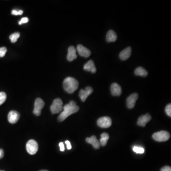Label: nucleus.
I'll return each instance as SVG.
<instances>
[{"label": "nucleus", "mask_w": 171, "mask_h": 171, "mask_svg": "<svg viewBox=\"0 0 171 171\" xmlns=\"http://www.w3.org/2000/svg\"><path fill=\"white\" fill-rule=\"evenodd\" d=\"M79 108L77 106L74 101L71 100L69 103L63 107V111L61 113L58 117V121L62 122L72 114L76 113L79 110Z\"/></svg>", "instance_id": "1"}, {"label": "nucleus", "mask_w": 171, "mask_h": 171, "mask_svg": "<svg viewBox=\"0 0 171 171\" xmlns=\"http://www.w3.org/2000/svg\"><path fill=\"white\" fill-rule=\"evenodd\" d=\"M79 82L75 78L67 77L63 81V88L69 94L74 93L79 87Z\"/></svg>", "instance_id": "2"}, {"label": "nucleus", "mask_w": 171, "mask_h": 171, "mask_svg": "<svg viewBox=\"0 0 171 171\" xmlns=\"http://www.w3.org/2000/svg\"><path fill=\"white\" fill-rule=\"evenodd\" d=\"M63 102L61 98H57L54 100L50 109L52 114H58L63 110Z\"/></svg>", "instance_id": "3"}, {"label": "nucleus", "mask_w": 171, "mask_h": 171, "mask_svg": "<svg viewBox=\"0 0 171 171\" xmlns=\"http://www.w3.org/2000/svg\"><path fill=\"white\" fill-rule=\"evenodd\" d=\"M152 137L154 140L158 142H165L170 139V134L167 131H161L154 133Z\"/></svg>", "instance_id": "4"}, {"label": "nucleus", "mask_w": 171, "mask_h": 171, "mask_svg": "<svg viewBox=\"0 0 171 171\" xmlns=\"http://www.w3.org/2000/svg\"><path fill=\"white\" fill-rule=\"evenodd\" d=\"M39 148L37 142L34 140L31 139L27 142L26 144V150L27 152L31 155L35 154Z\"/></svg>", "instance_id": "5"}, {"label": "nucleus", "mask_w": 171, "mask_h": 171, "mask_svg": "<svg viewBox=\"0 0 171 171\" xmlns=\"http://www.w3.org/2000/svg\"><path fill=\"white\" fill-rule=\"evenodd\" d=\"M45 106V103L42 99L40 98H37L35 101L34 103V110L33 113L37 116L40 115L41 110Z\"/></svg>", "instance_id": "6"}, {"label": "nucleus", "mask_w": 171, "mask_h": 171, "mask_svg": "<svg viewBox=\"0 0 171 171\" xmlns=\"http://www.w3.org/2000/svg\"><path fill=\"white\" fill-rule=\"evenodd\" d=\"M97 124L100 128H107L111 126V119L108 117H101L97 120Z\"/></svg>", "instance_id": "7"}, {"label": "nucleus", "mask_w": 171, "mask_h": 171, "mask_svg": "<svg viewBox=\"0 0 171 171\" xmlns=\"http://www.w3.org/2000/svg\"><path fill=\"white\" fill-rule=\"evenodd\" d=\"M139 98V95L137 93H133L131 94L126 100V105L128 108L132 109L135 107L136 102Z\"/></svg>", "instance_id": "8"}, {"label": "nucleus", "mask_w": 171, "mask_h": 171, "mask_svg": "<svg viewBox=\"0 0 171 171\" xmlns=\"http://www.w3.org/2000/svg\"><path fill=\"white\" fill-rule=\"evenodd\" d=\"M93 89L90 87H87L85 89H81L79 93V96L80 99L84 102L87 100V97L92 93Z\"/></svg>", "instance_id": "9"}, {"label": "nucleus", "mask_w": 171, "mask_h": 171, "mask_svg": "<svg viewBox=\"0 0 171 171\" xmlns=\"http://www.w3.org/2000/svg\"><path fill=\"white\" fill-rule=\"evenodd\" d=\"M19 118L20 114L16 111H11L8 115V120L11 124L16 123L18 121Z\"/></svg>", "instance_id": "10"}, {"label": "nucleus", "mask_w": 171, "mask_h": 171, "mask_svg": "<svg viewBox=\"0 0 171 171\" xmlns=\"http://www.w3.org/2000/svg\"><path fill=\"white\" fill-rule=\"evenodd\" d=\"M76 50L79 55L82 57L88 58L91 55L90 51L81 44H79L77 46Z\"/></svg>", "instance_id": "11"}, {"label": "nucleus", "mask_w": 171, "mask_h": 171, "mask_svg": "<svg viewBox=\"0 0 171 171\" xmlns=\"http://www.w3.org/2000/svg\"><path fill=\"white\" fill-rule=\"evenodd\" d=\"M151 119V116L149 114H146L144 115H142L139 118L137 121V125L139 126L144 127L147 123L149 122Z\"/></svg>", "instance_id": "12"}, {"label": "nucleus", "mask_w": 171, "mask_h": 171, "mask_svg": "<svg viewBox=\"0 0 171 171\" xmlns=\"http://www.w3.org/2000/svg\"><path fill=\"white\" fill-rule=\"evenodd\" d=\"M111 92L113 96H120L122 94L121 87L117 83H113L111 86Z\"/></svg>", "instance_id": "13"}, {"label": "nucleus", "mask_w": 171, "mask_h": 171, "mask_svg": "<svg viewBox=\"0 0 171 171\" xmlns=\"http://www.w3.org/2000/svg\"><path fill=\"white\" fill-rule=\"evenodd\" d=\"M86 141L87 143L90 144L92 145L94 148H95L96 149H98L100 147V141L97 139L96 136H92L91 137H87Z\"/></svg>", "instance_id": "14"}, {"label": "nucleus", "mask_w": 171, "mask_h": 171, "mask_svg": "<svg viewBox=\"0 0 171 171\" xmlns=\"http://www.w3.org/2000/svg\"><path fill=\"white\" fill-rule=\"evenodd\" d=\"M76 50L75 48L73 46L69 47L68 49V53L67 55V60L69 61H72L77 58L76 54Z\"/></svg>", "instance_id": "15"}, {"label": "nucleus", "mask_w": 171, "mask_h": 171, "mask_svg": "<svg viewBox=\"0 0 171 171\" xmlns=\"http://www.w3.org/2000/svg\"><path fill=\"white\" fill-rule=\"evenodd\" d=\"M84 69L87 71L91 72L92 73H96L97 71L95 63L92 60H89L84 65Z\"/></svg>", "instance_id": "16"}, {"label": "nucleus", "mask_w": 171, "mask_h": 171, "mask_svg": "<svg viewBox=\"0 0 171 171\" xmlns=\"http://www.w3.org/2000/svg\"><path fill=\"white\" fill-rule=\"evenodd\" d=\"M131 51H132V49L130 47L126 48L125 50L122 51L119 54L120 59L123 61L128 60L131 56Z\"/></svg>", "instance_id": "17"}, {"label": "nucleus", "mask_w": 171, "mask_h": 171, "mask_svg": "<svg viewBox=\"0 0 171 171\" xmlns=\"http://www.w3.org/2000/svg\"><path fill=\"white\" fill-rule=\"evenodd\" d=\"M106 39L108 43L115 42L117 40V35L116 33L113 30H109L107 33Z\"/></svg>", "instance_id": "18"}, {"label": "nucleus", "mask_w": 171, "mask_h": 171, "mask_svg": "<svg viewBox=\"0 0 171 171\" xmlns=\"http://www.w3.org/2000/svg\"><path fill=\"white\" fill-rule=\"evenodd\" d=\"M135 74L136 75L146 77L148 75V72L144 68L139 67L135 69Z\"/></svg>", "instance_id": "19"}, {"label": "nucleus", "mask_w": 171, "mask_h": 171, "mask_svg": "<svg viewBox=\"0 0 171 171\" xmlns=\"http://www.w3.org/2000/svg\"><path fill=\"white\" fill-rule=\"evenodd\" d=\"M109 136L107 133H103L101 135V138L100 139V144L101 146H106L107 142L109 139Z\"/></svg>", "instance_id": "20"}, {"label": "nucleus", "mask_w": 171, "mask_h": 171, "mask_svg": "<svg viewBox=\"0 0 171 171\" xmlns=\"http://www.w3.org/2000/svg\"><path fill=\"white\" fill-rule=\"evenodd\" d=\"M20 36V33L19 32H16L13 34H11L9 37L11 42L12 43H15Z\"/></svg>", "instance_id": "21"}, {"label": "nucleus", "mask_w": 171, "mask_h": 171, "mask_svg": "<svg viewBox=\"0 0 171 171\" xmlns=\"http://www.w3.org/2000/svg\"><path fill=\"white\" fill-rule=\"evenodd\" d=\"M7 98L6 93L4 92H0V105L3 104L5 102Z\"/></svg>", "instance_id": "22"}, {"label": "nucleus", "mask_w": 171, "mask_h": 171, "mask_svg": "<svg viewBox=\"0 0 171 171\" xmlns=\"http://www.w3.org/2000/svg\"><path fill=\"white\" fill-rule=\"evenodd\" d=\"M133 152H135L136 154H142L144 152V149L142 147H140L134 146L133 148Z\"/></svg>", "instance_id": "23"}, {"label": "nucleus", "mask_w": 171, "mask_h": 171, "mask_svg": "<svg viewBox=\"0 0 171 171\" xmlns=\"http://www.w3.org/2000/svg\"><path fill=\"white\" fill-rule=\"evenodd\" d=\"M165 112L169 117H171V104H169L165 107Z\"/></svg>", "instance_id": "24"}, {"label": "nucleus", "mask_w": 171, "mask_h": 171, "mask_svg": "<svg viewBox=\"0 0 171 171\" xmlns=\"http://www.w3.org/2000/svg\"><path fill=\"white\" fill-rule=\"evenodd\" d=\"M7 51V50L6 47H4L0 48V57L3 58L5 56Z\"/></svg>", "instance_id": "25"}, {"label": "nucleus", "mask_w": 171, "mask_h": 171, "mask_svg": "<svg viewBox=\"0 0 171 171\" xmlns=\"http://www.w3.org/2000/svg\"><path fill=\"white\" fill-rule=\"evenodd\" d=\"M23 11L20 10L19 11L17 10H12V14L14 15H22L23 14Z\"/></svg>", "instance_id": "26"}, {"label": "nucleus", "mask_w": 171, "mask_h": 171, "mask_svg": "<svg viewBox=\"0 0 171 171\" xmlns=\"http://www.w3.org/2000/svg\"><path fill=\"white\" fill-rule=\"evenodd\" d=\"M29 22V19L27 17H23L21 19V21L19 22V25H22V23H26Z\"/></svg>", "instance_id": "27"}, {"label": "nucleus", "mask_w": 171, "mask_h": 171, "mask_svg": "<svg viewBox=\"0 0 171 171\" xmlns=\"http://www.w3.org/2000/svg\"><path fill=\"white\" fill-rule=\"evenodd\" d=\"M161 171H171V167L169 166H164L161 169Z\"/></svg>", "instance_id": "28"}, {"label": "nucleus", "mask_w": 171, "mask_h": 171, "mask_svg": "<svg viewBox=\"0 0 171 171\" xmlns=\"http://www.w3.org/2000/svg\"><path fill=\"white\" fill-rule=\"evenodd\" d=\"M65 143L66 144V145H67V149H68V150L71 149L72 147L70 142H69V141H68V140H67V141H65Z\"/></svg>", "instance_id": "29"}, {"label": "nucleus", "mask_w": 171, "mask_h": 171, "mask_svg": "<svg viewBox=\"0 0 171 171\" xmlns=\"http://www.w3.org/2000/svg\"><path fill=\"white\" fill-rule=\"evenodd\" d=\"M59 146H60V150H61V152H63V151H64V144H63V143H62V142H61V143L59 144Z\"/></svg>", "instance_id": "30"}, {"label": "nucleus", "mask_w": 171, "mask_h": 171, "mask_svg": "<svg viewBox=\"0 0 171 171\" xmlns=\"http://www.w3.org/2000/svg\"><path fill=\"white\" fill-rule=\"evenodd\" d=\"M4 157V151L2 149H0V159H2Z\"/></svg>", "instance_id": "31"}, {"label": "nucleus", "mask_w": 171, "mask_h": 171, "mask_svg": "<svg viewBox=\"0 0 171 171\" xmlns=\"http://www.w3.org/2000/svg\"><path fill=\"white\" fill-rule=\"evenodd\" d=\"M48 171V170H41V171Z\"/></svg>", "instance_id": "32"}, {"label": "nucleus", "mask_w": 171, "mask_h": 171, "mask_svg": "<svg viewBox=\"0 0 171 171\" xmlns=\"http://www.w3.org/2000/svg\"><path fill=\"white\" fill-rule=\"evenodd\" d=\"M0 171H1V170H0Z\"/></svg>", "instance_id": "33"}]
</instances>
